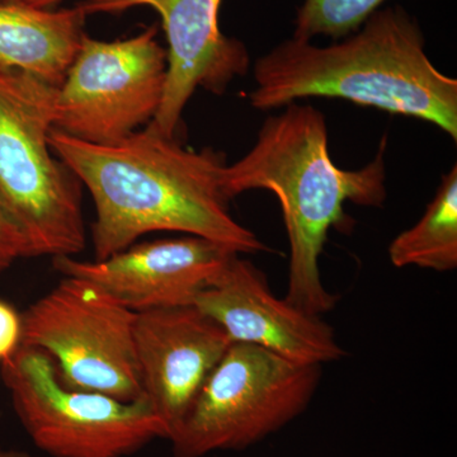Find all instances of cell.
Listing matches in <instances>:
<instances>
[{"instance_id":"cell-1","label":"cell","mask_w":457,"mask_h":457,"mask_svg":"<svg viewBox=\"0 0 457 457\" xmlns=\"http://www.w3.org/2000/svg\"><path fill=\"white\" fill-rule=\"evenodd\" d=\"M49 144L96 206V261L125 251L153 231H179L236 251L270 249L231 216L222 189L225 155L186 149L152 125L119 143L98 145L51 129Z\"/></svg>"},{"instance_id":"cell-2","label":"cell","mask_w":457,"mask_h":457,"mask_svg":"<svg viewBox=\"0 0 457 457\" xmlns=\"http://www.w3.org/2000/svg\"><path fill=\"white\" fill-rule=\"evenodd\" d=\"M254 83L249 101L260 111L341 98L416 117L457 140V80L433 65L420 23L400 5L378 9L329 46L281 42L255 62Z\"/></svg>"},{"instance_id":"cell-3","label":"cell","mask_w":457,"mask_h":457,"mask_svg":"<svg viewBox=\"0 0 457 457\" xmlns=\"http://www.w3.org/2000/svg\"><path fill=\"white\" fill-rule=\"evenodd\" d=\"M385 145L383 140L374 161L361 170H341L330 158L324 114L291 104L270 116L253 147L222 171L228 200L253 189L278 198L290 243L285 300L308 314L320 317L338 302L321 281L319 260L330 228L345 224V204L381 206L386 197Z\"/></svg>"},{"instance_id":"cell-4","label":"cell","mask_w":457,"mask_h":457,"mask_svg":"<svg viewBox=\"0 0 457 457\" xmlns=\"http://www.w3.org/2000/svg\"><path fill=\"white\" fill-rule=\"evenodd\" d=\"M56 87L0 71V200L25 231L32 257L86 248L82 182L54 156Z\"/></svg>"},{"instance_id":"cell-5","label":"cell","mask_w":457,"mask_h":457,"mask_svg":"<svg viewBox=\"0 0 457 457\" xmlns=\"http://www.w3.org/2000/svg\"><path fill=\"white\" fill-rule=\"evenodd\" d=\"M320 368L231 343L171 432L173 457L243 450L278 432L311 404Z\"/></svg>"},{"instance_id":"cell-6","label":"cell","mask_w":457,"mask_h":457,"mask_svg":"<svg viewBox=\"0 0 457 457\" xmlns=\"http://www.w3.org/2000/svg\"><path fill=\"white\" fill-rule=\"evenodd\" d=\"M0 376L21 425L51 457H126L170 429L145 399L122 402L65 386L38 348L21 345L0 363Z\"/></svg>"},{"instance_id":"cell-7","label":"cell","mask_w":457,"mask_h":457,"mask_svg":"<svg viewBox=\"0 0 457 457\" xmlns=\"http://www.w3.org/2000/svg\"><path fill=\"white\" fill-rule=\"evenodd\" d=\"M135 319L99 286L62 276L22 315L21 345L45 352L65 386L135 402L144 399Z\"/></svg>"},{"instance_id":"cell-8","label":"cell","mask_w":457,"mask_h":457,"mask_svg":"<svg viewBox=\"0 0 457 457\" xmlns=\"http://www.w3.org/2000/svg\"><path fill=\"white\" fill-rule=\"evenodd\" d=\"M167 68L158 26L116 41L96 40L86 33L57 89L54 128L98 145L126 139L154 120Z\"/></svg>"},{"instance_id":"cell-9","label":"cell","mask_w":457,"mask_h":457,"mask_svg":"<svg viewBox=\"0 0 457 457\" xmlns=\"http://www.w3.org/2000/svg\"><path fill=\"white\" fill-rule=\"evenodd\" d=\"M78 7L87 16L140 7L159 14L168 41L167 79L163 101L150 125L164 137H176L183 110L197 88L222 95L248 71L251 56L245 45L221 32V0H84Z\"/></svg>"},{"instance_id":"cell-10","label":"cell","mask_w":457,"mask_h":457,"mask_svg":"<svg viewBox=\"0 0 457 457\" xmlns=\"http://www.w3.org/2000/svg\"><path fill=\"white\" fill-rule=\"evenodd\" d=\"M237 253L200 237L132 245L104 261L53 258L62 276L88 279L134 312L194 305Z\"/></svg>"},{"instance_id":"cell-11","label":"cell","mask_w":457,"mask_h":457,"mask_svg":"<svg viewBox=\"0 0 457 457\" xmlns=\"http://www.w3.org/2000/svg\"><path fill=\"white\" fill-rule=\"evenodd\" d=\"M233 343L258 345L302 365L341 360L345 351L333 328L270 291L252 262L233 255L194 302Z\"/></svg>"},{"instance_id":"cell-12","label":"cell","mask_w":457,"mask_h":457,"mask_svg":"<svg viewBox=\"0 0 457 457\" xmlns=\"http://www.w3.org/2000/svg\"><path fill=\"white\" fill-rule=\"evenodd\" d=\"M134 341L144 399L170 437L233 342L195 305L137 312Z\"/></svg>"},{"instance_id":"cell-13","label":"cell","mask_w":457,"mask_h":457,"mask_svg":"<svg viewBox=\"0 0 457 457\" xmlns=\"http://www.w3.org/2000/svg\"><path fill=\"white\" fill-rule=\"evenodd\" d=\"M87 14L79 7L44 9L0 3V71H22L60 88L73 64Z\"/></svg>"},{"instance_id":"cell-14","label":"cell","mask_w":457,"mask_h":457,"mask_svg":"<svg viewBox=\"0 0 457 457\" xmlns=\"http://www.w3.org/2000/svg\"><path fill=\"white\" fill-rule=\"evenodd\" d=\"M389 258L398 269L414 266L437 272L456 269V164L442 177L440 187L420 220L390 243Z\"/></svg>"},{"instance_id":"cell-15","label":"cell","mask_w":457,"mask_h":457,"mask_svg":"<svg viewBox=\"0 0 457 457\" xmlns=\"http://www.w3.org/2000/svg\"><path fill=\"white\" fill-rule=\"evenodd\" d=\"M386 0H303L295 18L293 37L312 41L317 36L347 37Z\"/></svg>"},{"instance_id":"cell-16","label":"cell","mask_w":457,"mask_h":457,"mask_svg":"<svg viewBox=\"0 0 457 457\" xmlns=\"http://www.w3.org/2000/svg\"><path fill=\"white\" fill-rule=\"evenodd\" d=\"M29 257L32 252L25 231L0 200V273Z\"/></svg>"},{"instance_id":"cell-17","label":"cell","mask_w":457,"mask_h":457,"mask_svg":"<svg viewBox=\"0 0 457 457\" xmlns=\"http://www.w3.org/2000/svg\"><path fill=\"white\" fill-rule=\"evenodd\" d=\"M22 342V315L0 299V363L11 359Z\"/></svg>"},{"instance_id":"cell-18","label":"cell","mask_w":457,"mask_h":457,"mask_svg":"<svg viewBox=\"0 0 457 457\" xmlns=\"http://www.w3.org/2000/svg\"><path fill=\"white\" fill-rule=\"evenodd\" d=\"M18 2L25 3V4L31 5V7L51 9L62 0H18Z\"/></svg>"},{"instance_id":"cell-19","label":"cell","mask_w":457,"mask_h":457,"mask_svg":"<svg viewBox=\"0 0 457 457\" xmlns=\"http://www.w3.org/2000/svg\"><path fill=\"white\" fill-rule=\"evenodd\" d=\"M0 457H31L26 451L16 449H3L0 447Z\"/></svg>"},{"instance_id":"cell-20","label":"cell","mask_w":457,"mask_h":457,"mask_svg":"<svg viewBox=\"0 0 457 457\" xmlns=\"http://www.w3.org/2000/svg\"><path fill=\"white\" fill-rule=\"evenodd\" d=\"M9 2V0H0V3Z\"/></svg>"}]
</instances>
